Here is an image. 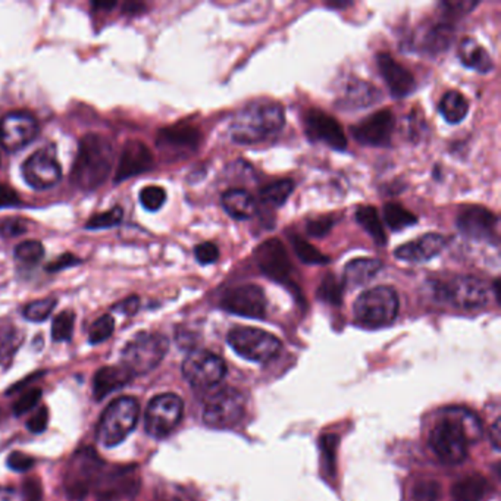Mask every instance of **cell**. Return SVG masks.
Instances as JSON below:
<instances>
[{
	"instance_id": "obj_1",
	"label": "cell",
	"mask_w": 501,
	"mask_h": 501,
	"mask_svg": "<svg viewBox=\"0 0 501 501\" xmlns=\"http://www.w3.org/2000/svg\"><path fill=\"white\" fill-rule=\"evenodd\" d=\"M482 433L478 418L467 409L450 408L441 413L429 433V446L438 460L446 465H459L467 457V447Z\"/></svg>"
},
{
	"instance_id": "obj_2",
	"label": "cell",
	"mask_w": 501,
	"mask_h": 501,
	"mask_svg": "<svg viewBox=\"0 0 501 501\" xmlns=\"http://www.w3.org/2000/svg\"><path fill=\"white\" fill-rule=\"evenodd\" d=\"M114 165V147L107 137L90 132L83 137L71 171V181L83 192H94L107 181Z\"/></svg>"
},
{
	"instance_id": "obj_3",
	"label": "cell",
	"mask_w": 501,
	"mask_h": 501,
	"mask_svg": "<svg viewBox=\"0 0 501 501\" xmlns=\"http://www.w3.org/2000/svg\"><path fill=\"white\" fill-rule=\"evenodd\" d=\"M284 123V109L278 103H253L234 116L230 136L238 145H256L275 137Z\"/></svg>"
},
{
	"instance_id": "obj_4",
	"label": "cell",
	"mask_w": 501,
	"mask_h": 501,
	"mask_svg": "<svg viewBox=\"0 0 501 501\" xmlns=\"http://www.w3.org/2000/svg\"><path fill=\"white\" fill-rule=\"evenodd\" d=\"M141 489V472L137 465H103L93 494L98 501H132Z\"/></svg>"
},
{
	"instance_id": "obj_5",
	"label": "cell",
	"mask_w": 501,
	"mask_h": 501,
	"mask_svg": "<svg viewBox=\"0 0 501 501\" xmlns=\"http://www.w3.org/2000/svg\"><path fill=\"white\" fill-rule=\"evenodd\" d=\"M168 338L159 332H139L123 348L121 365L132 377L149 374L161 365L168 353Z\"/></svg>"
},
{
	"instance_id": "obj_6",
	"label": "cell",
	"mask_w": 501,
	"mask_h": 501,
	"mask_svg": "<svg viewBox=\"0 0 501 501\" xmlns=\"http://www.w3.org/2000/svg\"><path fill=\"white\" fill-rule=\"evenodd\" d=\"M140 404L132 397L114 400L103 412L98 425V441L105 447H116L136 429Z\"/></svg>"
},
{
	"instance_id": "obj_7",
	"label": "cell",
	"mask_w": 501,
	"mask_h": 501,
	"mask_svg": "<svg viewBox=\"0 0 501 501\" xmlns=\"http://www.w3.org/2000/svg\"><path fill=\"white\" fill-rule=\"evenodd\" d=\"M354 319L362 327L383 328L394 322L399 314V296L394 290L379 285L361 294L354 303Z\"/></svg>"
},
{
	"instance_id": "obj_8",
	"label": "cell",
	"mask_w": 501,
	"mask_h": 501,
	"mask_svg": "<svg viewBox=\"0 0 501 501\" xmlns=\"http://www.w3.org/2000/svg\"><path fill=\"white\" fill-rule=\"evenodd\" d=\"M103 465L105 462L91 447H84L74 453L64 475L65 494L69 500L83 501L91 494Z\"/></svg>"
},
{
	"instance_id": "obj_9",
	"label": "cell",
	"mask_w": 501,
	"mask_h": 501,
	"mask_svg": "<svg viewBox=\"0 0 501 501\" xmlns=\"http://www.w3.org/2000/svg\"><path fill=\"white\" fill-rule=\"evenodd\" d=\"M433 298L459 309H480L489 302V290L484 281L475 276H455L451 280L435 281Z\"/></svg>"
},
{
	"instance_id": "obj_10",
	"label": "cell",
	"mask_w": 501,
	"mask_h": 501,
	"mask_svg": "<svg viewBox=\"0 0 501 501\" xmlns=\"http://www.w3.org/2000/svg\"><path fill=\"white\" fill-rule=\"evenodd\" d=\"M228 345L243 359L258 363H265L278 356L281 341L269 332L259 328H234L228 334Z\"/></svg>"
},
{
	"instance_id": "obj_11",
	"label": "cell",
	"mask_w": 501,
	"mask_h": 501,
	"mask_svg": "<svg viewBox=\"0 0 501 501\" xmlns=\"http://www.w3.org/2000/svg\"><path fill=\"white\" fill-rule=\"evenodd\" d=\"M184 403L181 397L172 393L159 394L150 400L146 409L145 428L150 437L161 440L174 433L183 419Z\"/></svg>"
},
{
	"instance_id": "obj_12",
	"label": "cell",
	"mask_w": 501,
	"mask_h": 501,
	"mask_svg": "<svg viewBox=\"0 0 501 501\" xmlns=\"http://www.w3.org/2000/svg\"><path fill=\"white\" fill-rule=\"evenodd\" d=\"M226 374V362L215 353L206 350H195L183 362L184 378L197 390H208L218 386Z\"/></svg>"
},
{
	"instance_id": "obj_13",
	"label": "cell",
	"mask_w": 501,
	"mask_h": 501,
	"mask_svg": "<svg viewBox=\"0 0 501 501\" xmlns=\"http://www.w3.org/2000/svg\"><path fill=\"white\" fill-rule=\"evenodd\" d=\"M244 413V395L235 388H224L204 404L203 422L211 428L226 429L238 424Z\"/></svg>"
},
{
	"instance_id": "obj_14",
	"label": "cell",
	"mask_w": 501,
	"mask_h": 501,
	"mask_svg": "<svg viewBox=\"0 0 501 501\" xmlns=\"http://www.w3.org/2000/svg\"><path fill=\"white\" fill-rule=\"evenodd\" d=\"M37 119L28 111H12L0 118V145L4 152L17 154L39 136Z\"/></svg>"
},
{
	"instance_id": "obj_15",
	"label": "cell",
	"mask_w": 501,
	"mask_h": 501,
	"mask_svg": "<svg viewBox=\"0 0 501 501\" xmlns=\"http://www.w3.org/2000/svg\"><path fill=\"white\" fill-rule=\"evenodd\" d=\"M221 307L244 318L262 319L266 314V298L259 285H238L222 296Z\"/></svg>"
},
{
	"instance_id": "obj_16",
	"label": "cell",
	"mask_w": 501,
	"mask_h": 501,
	"mask_svg": "<svg viewBox=\"0 0 501 501\" xmlns=\"http://www.w3.org/2000/svg\"><path fill=\"white\" fill-rule=\"evenodd\" d=\"M22 175L26 183L35 190L55 187L62 179V170L55 155L49 149L37 150L22 163Z\"/></svg>"
},
{
	"instance_id": "obj_17",
	"label": "cell",
	"mask_w": 501,
	"mask_h": 501,
	"mask_svg": "<svg viewBox=\"0 0 501 501\" xmlns=\"http://www.w3.org/2000/svg\"><path fill=\"white\" fill-rule=\"evenodd\" d=\"M306 134L312 141H322L334 150L347 149V137L340 123L327 112L310 109L305 116Z\"/></svg>"
},
{
	"instance_id": "obj_18",
	"label": "cell",
	"mask_w": 501,
	"mask_h": 501,
	"mask_svg": "<svg viewBox=\"0 0 501 501\" xmlns=\"http://www.w3.org/2000/svg\"><path fill=\"white\" fill-rule=\"evenodd\" d=\"M395 118L390 109L375 112L352 127V134L361 145L383 147L390 145L394 132Z\"/></svg>"
},
{
	"instance_id": "obj_19",
	"label": "cell",
	"mask_w": 501,
	"mask_h": 501,
	"mask_svg": "<svg viewBox=\"0 0 501 501\" xmlns=\"http://www.w3.org/2000/svg\"><path fill=\"white\" fill-rule=\"evenodd\" d=\"M255 259L260 271L271 280L281 284L289 282L293 266L290 262L289 253L280 240L272 238L268 242L262 243L255 251Z\"/></svg>"
},
{
	"instance_id": "obj_20",
	"label": "cell",
	"mask_w": 501,
	"mask_h": 501,
	"mask_svg": "<svg viewBox=\"0 0 501 501\" xmlns=\"http://www.w3.org/2000/svg\"><path fill=\"white\" fill-rule=\"evenodd\" d=\"M457 228L465 237L489 242L496 235L497 217L482 206H466L457 217Z\"/></svg>"
},
{
	"instance_id": "obj_21",
	"label": "cell",
	"mask_w": 501,
	"mask_h": 501,
	"mask_svg": "<svg viewBox=\"0 0 501 501\" xmlns=\"http://www.w3.org/2000/svg\"><path fill=\"white\" fill-rule=\"evenodd\" d=\"M152 168H154V155L149 147L140 140L127 141L119 157L115 183H123L125 179L145 174Z\"/></svg>"
},
{
	"instance_id": "obj_22",
	"label": "cell",
	"mask_w": 501,
	"mask_h": 501,
	"mask_svg": "<svg viewBox=\"0 0 501 501\" xmlns=\"http://www.w3.org/2000/svg\"><path fill=\"white\" fill-rule=\"evenodd\" d=\"M377 64L379 73L394 98H406L415 91L417 81L412 73L408 68H404L403 65L399 64L390 53H379L377 56Z\"/></svg>"
},
{
	"instance_id": "obj_23",
	"label": "cell",
	"mask_w": 501,
	"mask_h": 501,
	"mask_svg": "<svg viewBox=\"0 0 501 501\" xmlns=\"http://www.w3.org/2000/svg\"><path fill=\"white\" fill-rule=\"evenodd\" d=\"M199 143V130L187 123H175L171 127L162 128L161 131L157 132V147L174 154L193 152L197 149Z\"/></svg>"
},
{
	"instance_id": "obj_24",
	"label": "cell",
	"mask_w": 501,
	"mask_h": 501,
	"mask_svg": "<svg viewBox=\"0 0 501 501\" xmlns=\"http://www.w3.org/2000/svg\"><path fill=\"white\" fill-rule=\"evenodd\" d=\"M444 246L446 240L440 234L429 233L413 242L404 243L394 251V256L409 264H421L440 255Z\"/></svg>"
},
{
	"instance_id": "obj_25",
	"label": "cell",
	"mask_w": 501,
	"mask_h": 501,
	"mask_svg": "<svg viewBox=\"0 0 501 501\" xmlns=\"http://www.w3.org/2000/svg\"><path fill=\"white\" fill-rule=\"evenodd\" d=\"M134 378L123 365L103 366L94 374L93 394L94 399H105L114 391L121 390Z\"/></svg>"
},
{
	"instance_id": "obj_26",
	"label": "cell",
	"mask_w": 501,
	"mask_h": 501,
	"mask_svg": "<svg viewBox=\"0 0 501 501\" xmlns=\"http://www.w3.org/2000/svg\"><path fill=\"white\" fill-rule=\"evenodd\" d=\"M379 98V91L374 85L368 84L365 81H353L346 87L340 105L346 109H361L378 102Z\"/></svg>"
},
{
	"instance_id": "obj_27",
	"label": "cell",
	"mask_w": 501,
	"mask_h": 501,
	"mask_svg": "<svg viewBox=\"0 0 501 501\" xmlns=\"http://www.w3.org/2000/svg\"><path fill=\"white\" fill-rule=\"evenodd\" d=\"M222 206L234 219H249L256 212L253 195L243 188H233L222 195Z\"/></svg>"
},
{
	"instance_id": "obj_28",
	"label": "cell",
	"mask_w": 501,
	"mask_h": 501,
	"mask_svg": "<svg viewBox=\"0 0 501 501\" xmlns=\"http://www.w3.org/2000/svg\"><path fill=\"white\" fill-rule=\"evenodd\" d=\"M383 269V262L378 259L362 258L347 264L345 269V284L348 287H359L370 282Z\"/></svg>"
},
{
	"instance_id": "obj_29",
	"label": "cell",
	"mask_w": 501,
	"mask_h": 501,
	"mask_svg": "<svg viewBox=\"0 0 501 501\" xmlns=\"http://www.w3.org/2000/svg\"><path fill=\"white\" fill-rule=\"evenodd\" d=\"M459 56L465 67L475 69L478 73L487 74L494 68L489 52L473 39H465L460 43Z\"/></svg>"
},
{
	"instance_id": "obj_30",
	"label": "cell",
	"mask_w": 501,
	"mask_h": 501,
	"mask_svg": "<svg viewBox=\"0 0 501 501\" xmlns=\"http://www.w3.org/2000/svg\"><path fill=\"white\" fill-rule=\"evenodd\" d=\"M489 491V482L480 475H471L457 481L451 489L453 501H481Z\"/></svg>"
},
{
	"instance_id": "obj_31",
	"label": "cell",
	"mask_w": 501,
	"mask_h": 501,
	"mask_svg": "<svg viewBox=\"0 0 501 501\" xmlns=\"http://www.w3.org/2000/svg\"><path fill=\"white\" fill-rule=\"evenodd\" d=\"M356 219L359 226L374 238V242L378 246H384L386 243V231H384L383 222L379 218L378 211L374 206H361L357 209Z\"/></svg>"
},
{
	"instance_id": "obj_32",
	"label": "cell",
	"mask_w": 501,
	"mask_h": 501,
	"mask_svg": "<svg viewBox=\"0 0 501 501\" xmlns=\"http://www.w3.org/2000/svg\"><path fill=\"white\" fill-rule=\"evenodd\" d=\"M440 112L447 123H459L466 118L469 103L459 91H449L440 103Z\"/></svg>"
},
{
	"instance_id": "obj_33",
	"label": "cell",
	"mask_w": 501,
	"mask_h": 501,
	"mask_svg": "<svg viewBox=\"0 0 501 501\" xmlns=\"http://www.w3.org/2000/svg\"><path fill=\"white\" fill-rule=\"evenodd\" d=\"M453 35H455L453 27L449 26V24H438V26L431 28L428 35L425 36V49L433 55L441 53L442 51H447L450 46Z\"/></svg>"
},
{
	"instance_id": "obj_34",
	"label": "cell",
	"mask_w": 501,
	"mask_h": 501,
	"mask_svg": "<svg viewBox=\"0 0 501 501\" xmlns=\"http://www.w3.org/2000/svg\"><path fill=\"white\" fill-rule=\"evenodd\" d=\"M293 190L294 183L291 179H281V181H275L262 188L260 200L262 203L268 204L272 208H280L287 202Z\"/></svg>"
},
{
	"instance_id": "obj_35",
	"label": "cell",
	"mask_w": 501,
	"mask_h": 501,
	"mask_svg": "<svg viewBox=\"0 0 501 501\" xmlns=\"http://www.w3.org/2000/svg\"><path fill=\"white\" fill-rule=\"evenodd\" d=\"M384 219L393 231L404 230L418 222V218L399 203H386L384 206Z\"/></svg>"
},
{
	"instance_id": "obj_36",
	"label": "cell",
	"mask_w": 501,
	"mask_h": 501,
	"mask_svg": "<svg viewBox=\"0 0 501 501\" xmlns=\"http://www.w3.org/2000/svg\"><path fill=\"white\" fill-rule=\"evenodd\" d=\"M22 334L11 323L0 325V361H11L21 346Z\"/></svg>"
},
{
	"instance_id": "obj_37",
	"label": "cell",
	"mask_w": 501,
	"mask_h": 501,
	"mask_svg": "<svg viewBox=\"0 0 501 501\" xmlns=\"http://www.w3.org/2000/svg\"><path fill=\"white\" fill-rule=\"evenodd\" d=\"M291 243H293V249L298 259L305 262V264L325 265L330 262L328 256L323 255L322 251L318 250L316 247L312 246L310 243H307L306 240H303L302 237L293 235V237H291Z\"/></svg>"
},
{
	"instance_id": "obj_38",
	"label": "cell",
	"mask_w": 501,
	"mask_h": 501,
	"mask_svg": "<svg viewBox=\"0 0 501 501\" xmlns=\"http://www.w3.org/2000/svg\"><path fill=\"white\" fill-rule=\"evenodd\" d=\"M58 300L56 298H46L31 302L24 307V318L30 322H43L51 316L52 312L55 310Z\"/></svg>"
},
{
	"instance_id": "obj_39",
	"label": "cell",
	"mask_w": 501,
	"mask_h": 501,
	"mask_svg": "<svg viewBox=\"0 0 501 501\" xmlns=\"http://www.w3.org/2000/svg\"><path fill=\"white\" fill-rule=\"evenodd\" d=\"M76 314L71 310H65L58 314L52 322V338L53 341H69L73 338Z\"/></svg>"
},
{
	"instance_id": "obj_40",
	"label": "cell",
	"mask_w": 501,
	"mask_h": 501,
	"mask_svg": "<svg viewBox=\"0 0 501 501\" xmlns=\"http://www.w3.org/2000/svg\"><path fill=\"white\" fill-rule=\"evenodd\" d=\"M13 255H15V259L21 264L37 265L44 258V247L40 242L27 240L18 244Z\"/></svg>"
},
{
	"instance_id": "obj_41",
	"label": "cell",
	"mask_w": 501,
	"mask_h": 501,
	"mask_svg": "<svg viewBox=\"0 0 501 501\" xmlns=\"http://www.w3.org/2000/svg\"><path fill=\"white\" fill-rule=\"evenodd\" d=\"M123 208L115 206V208L109 209L107 212L99 213L90 218L85 228L87 230H107V228H114L123 222Z\"/></svg>"
},
{
	"instance_id": "obj_42",
	"label": "cell",
	"mask_w": 501,
	"mask_h": 501,
	"mask_svg": "<svg viewBox=\"0 0 501 501\" xmlns=\"http://www.w3.org/2000/svg\"><path fill=\"white\" fill-rule=\"evenodd\" d=\"M114 330H115V319L112 318L111 314H103L90 327V345H100L107 338H111Z\"/></svg>"
},
{
	"instance_id": "obj_43",
	"label": "cell",
	"mask_w": 501,
	"mask_h": 501,
	"mask_svg": "<svg viewBox=\"0 0 501 501\" xmlns=\"http://www.w3.org/2000/svg\"><path fill=\"white\" fill-rule=\"evenodd\" d=\"M166 192L157 186H149L140 192V203L146 211L157 212L165 204Z\"/></svg>"
},
{
	"instance_id": "obj_44",
	"label": "cell",
	"mask_w": 501,
	"mask_h": 501,
	"mask_svg": "<svg viewBox=\"0 0 501 501\" xmlns=\"http://www.w3.org/2000/svg\"><path fill=\"white\" fill-rule=\"evenodd\" d=\"M42 400V390L40 388H30L24 390L12 404V410L17 417H21L24 413L30 412L31 409L36 408Z\"/></svg>"
},
{
	"instance_id": "obj_45",
	"label": "cell",
	"mask_w": 501,
	"mask_h": 501,
	"mask_svg": "<svg viewBox=\"0 0 501 501\" xmlns=\"http://www.w3.org/2000/svg\"><path fill=\"white\" fill-rule=\"evenodd\" d=\"M319 298L331 305H340L343 298V285L337 281L336 276L328 275L323 278L322 284L319 287Z\"/></svg>"
},
{
	"instance_id": "obj_46",
	"label": "cell",
	"mask_w": 501,
	"mask_h": 501,
	"mask_svg": "<svg viewBox=\"0 0 501 501\" xmlns=\"http://www.w3.org/2000/svg\"><path fill=\"white\" fill-rule=\"evenodd\" d=\"M28 231L26 219L20 217L0 218V235L4 238L18 237Z\"/></svg>"
},
{
	"instance_id": "obj_47",
	"label": "cell",
	"mask_w": 501,
	"mask_h": 501,
	"mask_svg": "<svg viewBox=\"0 0 501 501\" xmlns=\"http://www.w3.org/2000/svg\"><path fill=\"white\" fill-rule=\"evenodd\" d=\"M440 496V487L435 481H421L413 489L415 501H437Z\"/></svg>"
},
{
	"instance_id": "obj_48",
	"label": "cell",
	"mask_w": 501,
	"mask_h": 501,
	"mask_svg": "<svg viewBox=\"0 0 501 501\" xmlns=\"http://www.w3.org/2000/svg\"><path fill=\"white\" fill-rule=\"evenodd\" d=\"M195 256L199 264H215L219 259V249H218L217 244L211 242L200 243L195 246Z\"/></svg>"
},
{
	"instance_id": "obj_49",
	"label": "cell",
	"mask_w": 501,
	"mask_h": 501,
	"mask_svg": "<svg viewBox=\"0 0 501 501\" xmlns=\"http://www.w3.org/2000/svg\"><path fill=\"white\" fill-rule=\"evenodd\" d=\"M6 465L12 471L27 472L30 471L31 467H35L36 460L35 457H31V456L26 455V453H21V451H12L8 456V459H6Z\"/></svg>"
},
{
	"instance_id": "obj_50",
	"label": "cell",
	"mask_w": 501,
	"mask_h": 501,
	"mask_svg": "<svg viewBox=\"0 0 501 501\" xmlns=\"http://www.w3.org/2000/svg\"><path fill=\"white\" fill-rule=\"evenodd\" d=\"M334 222L336 221L332 217H321L318 219H314L307 224V234L312 237H323L331 231Z\"/></svg>"
},
{
	"instance_id": "obj_51",
	"label": "cell",
	"mask_w": 501,
	"mask_h": 501,
	"mask_svg": "<svg viewBox=\"0 0 501 501\" xmlns=\"http://www.w3.org/2000/svg\"><path fill=\"white\" fill-rule=\"evenodd\" d=\"M47 424H49V412L47 408L42 406L33 417L27 421V428L33 433H42L46 431Z\"/></svg>"
},
{
	"instance_id": "obj_52",
	"label": "cell",
	"mask_w": 501,
	"mask_h": 501,
	"mask_svg": "<svg viewBox=\"0 0 501 501\" xmlns=\"http://www.w3.org/2000/svg\"><path fill=\"white\" fill-rule=\"evenodd\" d=\"M81 264L80 258L73 255V253H64L60 255L58 259L53 260L52 264L47 265V272H60L64 271V269L69 268V266H76V265Z\"/></svg>"
},
{
	"instance_id": "obj_53",
	"label": "cell",
	"mask_w": 501,
	"mask_h": 501,
	"mask_svg": "<svg viewBox=\"0 0 501 501\" xmlns=\"http://www.w3.org/2000/svg\"><path fill=\"white\" fill-rule=\"evenodd\" d=\"M476 4H478L476 2H444V4H441V8L449 15L459 17V15L469 13V11L475 8Z\"/></svg>"
},
{
	"instance_id": "obj_54",
	"label": "cell",
	"mask_w": 501,
	"mask_h": 501,
	"mask_svg": "<svg viewBox=\"0 0 501 501\" xmlns=\"http://www.w3.org/2000/svg\"><path fill=\"white\" fill-rule=\"evenodd\" d=\"M139 309H140V298L139 296H130V298H123V302L116 303L114 306V310L127 314V316L136 314Z\"/></svg>"
},
{
	"instance_id": "obj_55",
	"label": "cell",
	"mask_w": 501,
	"mask_h": 501,
	"mask_svg": "<svg viewBox=\"0 0 501 501\" xmlns=\"http://www.w3.org/2000/svg\"><path fill=\"white\" fill-rule=\"evenodd\" d=\"M17 204H20V197H18L17 192L8 186H4V184H0V209L11 208V206H17Z\"/></svg>"
},
{
	"instance_id": "obj_56",
	"label": "cell",
	"mask_w": 501,
	"mask_h": 501,
	"mask_svg": "<svg viewBox=\"0 0 501 501\" xmlns=\"http://www.w3.org/2000/svg\"><path fill=\"white\" fill-rule=\"evenodd\" d=\"M145 4H136V2H132V4H123V13H127V15H137V13H143V11H145Z\"/></svg>"
},
{
	"instance_id": "obj_57",
	"label": "cell",
	"mask_w": 501,
	"mask_h": 501,
	"mask_svg": "<svg viewBox=\"0 0 501 501\" xmlns=\"http://www.w3.org/2000/svg\"><path fill=\"white\" fill-rule=\"evenodd\" d=\"M0 501H21V498L18 497L17 494L13 493V491L4 489V491L0 493Z\"/></svg>"
},
{
	"instance_id": "obj_58",
	"label": "cell",
	"mask_w": 501,
	"mask_h": 501,
	"mask_svg": "<svg viewBox=\"0 0 501 501\" xmlns=\"http://www.w3.org/2000/svg\"><path fill=\"white\" fill-rule=\"evenodd\" d=\"M493 433L494 444H496V447H497L498 449V441H500V419H497V421L494 422Z\"/></svg>"
},
{
	"instance_id": "obj_59",
	"label": "cell",
	"mask_w": 501,
	"mask_h": 501,
	"mask_svg": "<svg viewBox=\"0 0 501 501\" xmlns=\"http://www.w3.org/2000/svg\"><path fill=\"white\" fill-rule=\"evenodd\" d=\"M93 6L96 9L103 8L109 11V9L115 8L116 4L115 2H112V4H107V2H98V4H93Z\"/></svg>"
},
{
	"instance_id": "obj_60",
	"label": "cell",
	"mask_w": 501,
	"mask_h": 501,
	"mask_svg": "<svg viewBox=\"0 0 501 501\" xmlns=\"http://www.w3.org/2000/svg\"><path fill=\"white\" fill-rule=\"evenodd\" d=\"M0 163H2V156H0Z\"/></svg>"
}]
</instances>
